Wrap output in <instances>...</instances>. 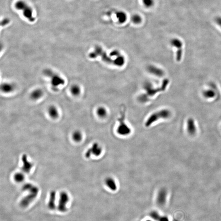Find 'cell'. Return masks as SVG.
Returning <instances> with one entry per match:
<instances>
[{
  "label": "cell",
  "instance_id": "277c9868",
  "mask_svg": "<svg viewBox=\"0 0 221 221\" xmlns=\"http://www.w3.org/2000/svg\"><path fill=\"white\" fill-rule=\"evenodd\" d=\"M44 73L47 76L50 77L51 78V83L52 86L56 87L60 85H63L64 84V81L58 75L53 73L51 70L46 69L44 71Z\"/></svg>",
  "mask_w": 221,
  "mask_h": 221
},
{
  "label": "cell",
  "instance_id": "cb8c5ba5",
  "mask_svg": "<svg viewBox=\"0 0 221 221\" xmlns=\"http://www.w3.org/2000/svg\"><path fill=\"white\" fill-rule=\"evenodd\" d=\"M131 20L132 22L135 24H139L141 23L142 21L141 17L139 15H133L131 18Z\"/></svg>",
  "mask_w": 221,
  "mask_h": 221
},
{
  "label": "cell",
  "instance_id": "5bb4252c",
  "mask_svg": "<svg viewBox=\"0 0 221 221\" xmlns=\"http://www.w3.org/2000/svg\"><path fill=\"white\" fill-rule=\"evenodd\" d=\"M148 70L150 73L158 77H162L163 75V71L161 69L156 66H150L149 67Z\"/></svg>",
  "mask_w": 221,
  "mask_h": 221
},
{
  "label": "cell",
  "instance_id": "6da1fadb",
  "mask_svg": "<svg viewBox=\"0 0 221 221\" xmlns=\"http://www.w3.org/2000/svg\"><path fill=\"white\" fill-rule=\"evenodd\" d=\"M23 190L28 192V194L20 202L21 206L26 207L36 198L39 190L37 186L29 183L25 184L23 188Z\"/></svg>",
  "mask_w": 221,
  "mask_h": 221
},
{
  "label": "cell",
  "instance_id": "9c48e42d",
  "mask_svg": "<svg viewBox=\"0 0 221 221\" xmlns=\"http://www.w3.org/2000/svg\"><path fill=\"white\" fill-rule=\"evenodd\" d=\"M167 192V190L164 188H161L158 192L157 199V204L159 206H163L166 202Z\"/></svg>",
  "mask_w": 221,
  "mask_h": 221
},
{
  "label": "cell",
  "instance_id": "44dd1931",
  "mask_svg": "<svg viewBox=\"0 0 221 221\" xmlns=\"http://www.w3.org/2000/svg\"><path fill=\"white\" fill-rule=\"evenodd\" d=\"M70 92L73 95L75 96H78L81 92V89L78 85H73L70 88Z\"/></svg>",
  "mask_w": 221,
  "mask_h": 221
},
{
  "label": "cell",
  "instance_id": "484cf974",
  "mask_svg": "<svg viewBox=\"0 0 221 221\" xmlns=\"http://www.w3.org/2000/svg\"><path fill=\"white\" fill-rule=\"evenodd\" d=\"M204 96L206 98H212L215 97V93L212 90H207L204 92Z\"/></svg>",
  "mask_w": 221,
  "mask_h": 221
},
{
  "label": "cell",
  "instance_id": "d6986e66",
  "mask_svg": "<svg viewBox=\"0 0 221 221\" xmlns=\"http://www.w3.org/2000/svg\"><path fill=\"white\" fill-rule=\"evenodd\" d=\"M72 138L75 142H80L82 139V134L80 131H75L72 135Z\"/></svg>",
  "mask_w": 221,
  "mask_h": 221
},
{
  "label": "cell",
  "instance_id": "8fae6325",
  "mask_svg": "<svg viewBox=\"0 0 221 221\" xmlns=\"http://www.w3.org/2000/svg\"><path fill=\"white\" fill-rule=\"evenodd\" d=\"M105 184L108 188L111 191L114 192L118 189L117 182L114 178L111 177H108L106 179Z\"/></svg>",
  "mask_w": 221,
  "mask_h": 221
},
{
  "label": "cell",
  "instance_id": "f1b7e54d",
  "mask_svg": "<svg viewBox=\"0 0 221 221\" xmlns=\"http://www.w3.org/2000/svg\"><path fill=\"white\" fill-rule=\"evenodd\" d=\"M215 21H216V23L218 24V25H219L221 27V17H218L215 19Z\"/></svg>",
  "mask_w": 221,
  "mask_h": 221
},
{
  "label": "cell",
  "instance_id": "ba28073f",
  "mask_svg": "<svg viewBox=\"0 0 221 221\" xmlns=\"http://www.w3.org/2000/svg\"><path fill=\"white\" fill-rule=\"evenodd\" d=\"M117 131L119 135L125 137L131 134V129L125 123L121 121L117 129Z\"/></svg>",
  "mask_w": 221,
  "mask_h": 221
},
{
  "label": "cell",
  "instance_id": "5b68a950",
  "mask_svg": "<svg viewBox=\"0 0 221 221\" xmlns=\"http://www.w3.org/2000/svg\"><path fill=\"white\" fill-rule=\"evenodd\" d=\"M69 201V196L66 192H62L60 194L58 204V209L60 212H64L67 210V204Z\"/></svg>",
  "mask_w": 221,
  "mask_h": 221
},
{
  "label": "cell",
  "instance_id": "f546056e",
  "mask_svg": "<svg viewBox=\"0 0 221 221\" xmlns=\"http://www.w3.org/2000/svg\"><path fill=\"white\" fill-rule=\"evenodd\" d=\"M146 221H151L149 220H147Z\"/></svg>",
  "mask_w": 221,
  "mask_h": 221
},
{
  "label": "cell",
  "instance_id": "e0dca14e",
  "mask_svg": "<svg viewBox=\"0 0 221 221\" xmlns=\"http://www.w3.org/2000/svg\"><path fill=\"white\" fill-rule=\"evenodd\" d=\"M116 16L119 22L121 23L125 22L127 19L126 14L123 11H119L117 12Z\"/></svg>",
  "mask_w": 221,
  "mask_h": 221
},
{
  "label": "cell",
  "instance_id": "ac0fdd59",
  "mask_svg": "<svg viewBox=\"0 0 221 221\" xmlns=\"http://www.w3.org/2000/svg\"><path fill=\"white\" fill-rule=\"evenodd\" d=\"M43 92L41 89H36L33 90L31 93L30 97L33 100H37L42 96Z\"/></svg>",
  "mask_w": 221,
  "mask_h": 221
},
{
  "label": "cell",
  "instance_id": "d4e9b609",
  "mask_svg": "<svg viewBox=\"0 0 221 221\" xmlns=\"http://www.w3.org/2000/svg\"><path fill=\"white\" fill-rule=\"evenodd\" d=\"M143 3L147 8H150L154 4V0H142Z\"/></svg>",
  "mask_w": 221,
  "mask_h": 221
},
{
  "label": "cell",
  "instance_id": "2e32d148",
  "mask_svg": "<svg viewBox=\"0 0 221 221\" xmlns=\"http://www.w3.org/2000/svg\"><path fill=\"white\" fill-rule=\"evenodd\" d=\"M14 88V85L11 83H5L1 86V89L2 91H3L4 93H9L12 91Z\"/></svg>",
  "mask_w": 221,
  "mask_h": 221
},
{
  "label": "cell",
  "instance_id": "30bf717a",
  "mask_svg": "<svg viewBox=\"0 0 221 221\" xmlns=\"http://www.w3.org/2000/svg\"><path fill=\"white\" fill-rule=\"evenodd\" d=\"M21 160L23 163L22 169L25 173H29L33 167V164L28 161L26 154H24L22 155Z\"/></svg>",
  "mask_w": 221,
  "mask_h": 221
},
{
  "label": "cell",
  "instance_id": "603a6c76",
  "mask_svg": "<svg viewBox=\"0 0 221 221\" xmlns=\"http://www.w3.org/2000/svg\"><path fill=\"white\" fill-rule=\"evenodd\" d=\"M14 179L17 182L21 183L25 179V176L23 173L21 172H18L14 175Z\"/></svg>",
  "mask_w": 221,
  "mask_h": 221
},
{
  "label": "cell",
  "instance_id": "7c38bea8",
  "mask_svg": "<svg viewBox=\"0 0 221 221\" xmlns=\"http://www.w3.org/2000/svg\"><path fill=\"white\" fill-rule=\"evenodd\" d=\"M187 131L189 134L191 135L195 134L197 131L195 121L192 118H190L188 120Z\"/></svg>",
  "mask_w": 221,
  "mask_h": 221
},
{
  "label": "cell",
  "instance_id": "4316f807",
  "mask_svg": "<svg viewBox=\"0 0 221 221\" xmlns=\"http://www.w3.org/2000/svg\"><path fill=\"white\" fill-rule=\"evenodd\" d=\"M9 20L8 19H5L2 21L1 22V25L2 26H4L5 25H6L7 24L9 23Z\"/></svg>",
  "mask_w": 221,
  "mask_h": 221
},
{
  "label": "cell",
  "instance_id": "83f0119b",
  "mask_svg": "<svg viewBox=\"0 0 221 221\" xmlns=\"http://www.w3.org/2000/svg\"><path fill=\"white\" fill-rule=\"evenodd\" d=\"M157 221H169V219L165 216H162L160 215Z\"/></svg>",
  "mask_w": 221,
  "mask_h": 221
},
{
  "label": "cell",
  "instance_id": "52a82bcc",
  "mask_svg": "<svg viewBox=\"0 0 221 221\" xmlns=\"http://www.w3.org/2000/svg\"><path fill=\"white\" fill-rule=\"evenodd\" d=\"M171 44L172 46L177 49L176 55V60L178 62L180 61L182 56V43L179 39H174L171 40Z\"/></svg>",
  "mask_w": 221,
  "mask_h": 221
},
{
  "label": "cell",
  "instance_id": "8992f818",
  "mask_svg": "<svg viewBox=\"0 0 221 221\" xmlns=\"http://www.w3.org/2000/svg\"><path fill=\"white\" fill-rule=\"evenodd\" d=\"M102 149L98 143H95L92 145L90 148L86 152L85 156L86 158H89L91 155L98 157L102 154Z\"/></svg>",
  "mask_w": 221,
  "mask_h": 221
},
{
  "label": "cell",
  "instance_id": "7402d4cb",
  "mask_svg": "<svg viewBox=\"0 0 221 221\" xmlns=\"http://www.w3.org/2000/svg\"><path fill=\"white\" fill-rule=\"evenodd\" d=\"M97 114L100 118H104L107 115V111L104 108L99 107L97 110Z\"/></svg>",
  "mask_w": 221,
  "mask_h": 221
},
{
  "label": "cell",
  "instance_id": "4fadbf2b",
  "mask_svg": "<svg viewBox=\"0 0 221 221\" xmlns=\"http://www.w3.org/2000/svg\"><path fill=\"white\" fill-rule=\"evenodd\" d=\"M56 193L55 191L50 192V195L49 201H48V207L50 210H54L55 208V200H56Z\"/></svg>",
  "mask_w": 221,
  "mask_h": 221
},
{
  "label": "cell",
  "instance_id": "ffe728a7",
  "mask_svg": "<svg viewBox=\"0 0 221 221\" xmlns=\"http://www.w3.org/2000/svg\"><path fill=\"white\" fill-rule=\"evenodd\" d=\"M125 62V60L124 58L120 55L116 58L114 60V64L117 66H122L124 64Z\"/></svg>",
  "mask_w": 221,
  "mask_h": 221
},
{
  "label": "cell",
  "instance_id": "7a4b0ae2",
  "mask_svg": "<svg viewBox=\"0 0 221 221\" xmlns=\"http://www.w3.org/2000/svg\"><path fill=\"white\" fill-rule=\"evenodd\" d=\"M171 115L170 111L167 109H163L151 114L145 123L146 127H149L152 124L161 119H167Z\"/></svg>",
  "mask_w": 221,
  "mask_h": 221
},
{
  "label": "cell",
  "instance_id": "9a60e30c",
  "mask_svg": "<svg viewBox=\"0 0 221 221\" xmlns=\"http://www.w3.org/2000/svg\"><path fill=\"white\" fill-rule=\"evenodd\" d=\"M48 114L52 119H56L59 116V112L57 108L54 106H51L48 108Z\"/></svg>",
  "mask_w": 221,
  "mask_h": 221
},
{
  "label": "cell",
  "instance_id": "3957f363",
  "mask_svg": "<svg viewBox=\"0 0 221 221\" xmlns=\"http://www.w3.org/2000/svg\"><path fill=\"white\" fill-rule=\"evenodd\" d=\"M15 7L17 9L23 11L24 16L29 21L32 22L35 21V18L33 17L32 9L24 1H18L15 3Z\"/></svg>",
  "mask_w": 221,
  "mask_h": 221
}]
</instances>
